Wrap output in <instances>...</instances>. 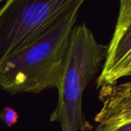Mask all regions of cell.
<instances>
[{
    "mask_svg": "<svg viewBox=\"0 0 131 131\" xmlns=\"http://www.w3.org/2000/svg\"><path fill=\"white\" fill-rule=\"evenodd\" d=\"M83 0H77L64 14L36 40L0 64V88L11 94L38 93L57 88L72 29Z\"/></svg>",
    "mask_w": 131,
    "mask_h": 131,
    "instance_id": "cell-1",
    "label": "cell"
},
{
    "mask_svg": "<svg viewBox=\"0 0 131 131\" xmlns=\"http://www.w3.org/2000/svg\"><path fill=\"white\" fill-rule=\"evenodd\" d=\"M107 45L95 40L85 23L74 26L58 86V101L50 121L60 123L62 131H88L93 126L82 109L83 93L102 67Z\"/></svg>",
    "mask_w": 131,
    "mask_h": 131,
    "instance_id": "cell-2",
    "label": "cell"
},
{
    "mask_svg": "<svg viewBox=\"0 0 131 131\" xmlns=\"http://www.w3.org/2000/svg\"><path fill=\"white\" fill-rule=\"evenodd\" d=\"M77 0H7L0 7V64L36 40Z\"/></svg>",
    "mask_w": 131,
    "mask_h": 131,
    "instance_id": "cell-3",
    "label": "cell"
},
{
    "mask_svg": "<svg viewBox=\"0 0 131 131\" xmlns=\"http://www.w3.org/2000/svg\"><path fill=\"white\" fill-rule=\"evenodd\" d=\"M127 76H131V0H121L96 88L118 84L119 79Z\"/></svg>",
    "mask_w": 131,
    "mask_h": 131,
    "instance_id": "cell-4",
    "label": "cell"
},
{
    "mask_svg": "<svg viewBox=\"0 0 131 131\" xmlns=\"http://www.w3.org/2000/svg\"><path fill=\"white\" fill-rule=\"evenodd\" d=\"M98 99L102 107L94 119L98 128L131 121V80L100 88Z\"/></svg>",
    "mask_w": 131,
    "mask_h": 131,
    "instance_id": "cell-5",
    "label": "cell"
},
{
    "mask_svg": "<svg viewBox=\"0 0 131 131\" xmlns=\"http://www.w3.org/2000/svg\"><path fill=\"white\" fill-rule=\"evenodd\" d=\"M0 119L3 120V122L6 126L11 127L17 122L18 119H19V115L13 109L9 108V107H5L3 110V111L0 113Z\"/></svg>",
    "mask_w": 131,
    "mask_h": 131,
    "instance_id": "cell-6",
    "label": "cell"
},
{
    "mask_svg": "<svg viewBox=\"0 0 131 131\" xmlns=\"http://www.w3.org/2000/svg\"><path fill=\"white\" fill-rule=\"evenodd\" d=\"M95 131H131V121L118 125V126L108 127V128H98V127H96Z\"/></svg>",
    "mask_w": 131,
    "mask_h": 131,
    "instance_id": "cell-7",
    "label": "cell"
},
{
    "mask_svg": "<svg viewBox=\"0 0 131 131\" xmlns=\"http://www.w3.org/2000/svg\"><path fill=\"white\" fill-rule=\"evenodd\" d=\"M2 3H3V0H0V5H1Z\"/></svg>",
    "mask_w": 131,
    "mask_h": 131,
    "instance_id": "cell-8",
    "label": "cell"
}]
</instances>
